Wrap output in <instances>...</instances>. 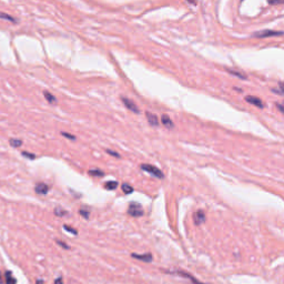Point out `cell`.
Masks as SVG:
<instances>
[{
	"instance_id": "cell-1",
	"label": "cell",
	"mask_w": 284,
	"mask_h": 284,
	"mask_svg": "<svg viewBox=\"0 0 284 284\" xmlns=\"http://www.w3.org/2000/svg\"><path fill=\"white\" fill-rule=\"evenodd\" d=\"M140 168H141V170L145 171V172H148V173L154 175L155 178H158V179H163L164 178L163 172H162V171H161L159 168L154 167V165H152V164H147V163L141 164V165H140Z\"/></svg>"
},
{
	"instance_id": "cell-2",
	"label": "cell",
	"mask_w": 284,
	"mask_h": 284,
	"mask_svg": "<svg viewBox=\"0 0 284 284\" xmlns=\"http://www.w3.org/2000/svg\"><path fill=\"white\" fill-rule=\"evenodd\" d=\"M128 213L129 215L134 217H139L143 215V209L140 205L138 202H131L129 204V209H128Z\"/></svg>"
},
{
	"instance_id": "cell-3",
	"label": "cell",
	"mask_w": 284,
	"mask_h": 284,
	"mask_svg": "<svg viewBox=\"0 0 284 284\" xmlns=\"http://www.w3.org/2000/svg\"><path fill=\"white\" fill-rule=\"evenodd\" d=\"M283 31H274V30H262L253 34L255 38H266V37H274V36H282Z\"/></svg>"
},
{
	"instance_id": "cell-4",
	"label": "cell",
	"mask_w": 284,
	"mask_h": 284,
	"mask_svg": "<svg viewBox=\"0 0 284 284\" xmlns=\"http://www.w3.org/2000/svg\"><path fill=\"white\" fill-rule=\"evenodd\" d=\"M121 101L123 102L124 107H127V108H128V109H129L130 111L134 112V113H139V112H140V110H139V108H138V106H137V104H135V103H134L133 101H132V100H130L129 98L121 96Z\"/></svg>"
},
{
	"instance_id": "cell-5",
	"label": "cell",
	"mask_w": 284,
	"mask_h": 284,
	"mask_svg": "<svg viewBox=\"0 0 284 284\" xmlns=\"http://www.w3.org/2000/svg\"><path fill=\"white\" fill-rule=\"evenodd\" d=\"M205 220H207V217H205V213H204L202 210L197 211L194 213V215H193V221H194V224H195V225L202 224V223L205 222Z\"/></svg>"
},
{
	"instance_id": "cell-6",
	"label": "cell",
	"mask_w": 284,
	"mask_h": 284,
	"mask_svg": "<svg viewBox=\"0 0 284 284\" xmlns=\"http://www.w3.org/2000/svg\"><path fill=\"white\" fill-rule=\"evenodd\" d=\"M245 101L251 103V104H253V106L258 107V108H261V109L264 108V103H263V101L261 100L260 98H258V97L248 96V97H245Z\"/></svg>"
},
{
	"instance_id": "cell-7",
	"label": "cell",
	"mask_w": 284,
	"mask_h": 284,
	"mask_svg": "<svg viewBox=\"0 0 284 284\" xmlns=\"http://www.w3.org/2000/svg\"><path fill=\"white\" fill-rule=\"evenodd\" d=\"M131 256L134 258V259H137V260L143 261V262H145V263H150V262H152V260H153V258H152V254H151V253H145V254H137V253H132Z\"/></svg>"
},
{
	"instance_id": "cell-8",
	"label": "cell",
	"mask_w": 284,
	"mask_h": 284,
	"mask_svg": "<svg viewBox=\"0 0 284 284\" xmlns=\"http://www.w3.org/2000/svg\"><path fill=\"white\" fill-rule=\"evenodd\" d=\"M145 117H147V120H148L150 125H153V127H158L159 125V119L154 113H151L149 111H147L145 112Z\"/></svg>"
},
{
	"instance_id": "cell-9",
	"label": "cell",
	"mask_w": 284,
	"mask_h": 284,
	"mask_svg": "<svg viewBox=\"0 0 284 284\" xmlns=\"http://www.w3.org/2000/svg\"><path fill=\"white\" fill-rule=\"evenodd\" d=\"M34 191L38 193V194H40V195H46L47 193L49 192V187L46 184V183H38L37 185H36V188H34Z\"/></svg>"
},
{
	"instance_id": "cell-10",
	"label": "cell",
	"mask_w": 284,
	"mask_h": 284,
	"mask_svg": "<svg viewBox=\"0 0 284 284\" xmlns=\"http://www.w3.org/2000/svg\"><path fill=\"white\" fill-rule=\"evenodd\" d=\"M171 273H174V274H179L181 275V276H183V278H189L190 279V281L192 282V284H204V283H201V282H199L195 278H193L192 275H190L189 273H187V272H184V271H181V270H177V271H174V272H171Z\"/></svg>"
},
{
	"instance_id": "cell-11",
	"label": "cell",
	"mask_w": 284,
	"mask_h": 284,
	"mask_svg": "<svg viewBox=\"0 0 284 284\" xmlns=\"http://www.w3.org/2000/svg\"><path fill=\"white\" fill-rule=\"evenodd\" d=\"M161 122H162V124H163L165 128H169V129L173 128V122H172L171 118H170L168 114H163V116L161 117Z\"/></svg>"
},
{
	"instance_id": "cell-12",
	"label": "cell",
	"mask_w": 284,
	"mask_h": 284,
	"mask_svg": "<svg viewBox=\"0 0 284 284\" xmlns=\"http://www.w3.org/2000/svg\"><path fill=\"white\" fill-rule=\"evenodd\" d=\"M5 282L6 284H16L17 283V280L12 275V273L10 271H6L5 272Z\"/></svg>"
},
{
	"instance_id": "cell-13",
	"label": "cell",
	"mask_w": 284,
	"mask_h": 284,
	"mask_svg": "<svg viewBox=\"0 0 284 284\" xmlns=\"http://www.w3.org/2000/svg\"><path fill=\"white\" fill-rule=\"evenodd\" d=\"M121 189H122V191L124 192V194H130V193L133 192V188L131 187L130 184H128V183H123V184L121 185Z\"/></svg>"
},
{
	"instance_id": "cell-14",
	"label": "cell",
	"mask_w": 284,
	"mask_h": 284,
	"mask_svg": "<svg viewBox=\"0 0 284 284\" xmlns=\"http://www.w3.org/2000/svg\"><path fill=\"white\" fill-rule=\"evenodd\" d=\"M118 187V182L117 181H108V182L104 184V188L107 190H114V189Z\"/></svg>"
},
{
	"instance_id": "cell-15",
	"label": "cell",
	"mask_w": 284,
	"mask_h": 284,
	"mask_svg": "<svg viewBox=\"0 0 284 284\" xmlns=\"http://www.w3.org/2000/svg\"><path fill=\"white\" fill-rule=\"evenodd\" d=\"M44 98L47 99V101L50 102V103H53V102H56V98H54V96H52L50 92L48 91H44Z\"/></svg>"
},
{
	"instance_id": "cell-16",
	"label": "cell",
	"mask_w": 284,
	"mask_h": 284,
	"mask_svg": "<svg viewBox=\"0 0 284 284\" xmlns=\"http://www.w3.org/2000/svg\"><path fill=\"white\" fill-rule=\"evenodd\" d=\"M89 174H90V175H93V177H103V175H104V173L102 172L101 170H99V169L90 170V171H89Z\"/></svg>"
},
{
	"instance_id": "cell-17",
	"label": "cell",
	"mask_w": 284,
	"mask_h": 284,
	"mask_svg": "<svg viewBox=\"0 0 284 284\" xmlns=\"http://www.w3.org/2000/svg\"><path fill=\"white\" fill-rule=\"evenodd\" d=\"M0 18H1V19L9 20V21H11V22H17V21H18V20L15 19L14 17H11V16L7 15V14H4V12H0Z\"/></svg>"
},
{
	"instance_id": "cell-18",
	"label": "cell",
	"mask_w": 284,
	"mask_h": 284,
	"mask_svg": "<svg viewBox=\"0 0 284 284\" xmlns=\"http://www.w3.org/2000/svg\"><path fill=\"white\" fill-rule=\"evenodd\" d=\"M10 145H12V147H15V148H18V147H20V145H22V141L19 139H11L10 140Z\"/></svg>"
},
{
	"instance_id": "cell-19",
	"label": "cell",
	"mask_w": 284,
	"mask_h": 284,
	"mask_svg": "<svg viewBox=\"0 0 284 284\" xmlns=\"http://www.w3.org/2000/svg\"><path fill=\"white\" fill-rule=\"evenodd\" d=\"M227 71H229V72L231 73V74H234V76H236V77L242 78V79H246V76H245V74H243V73H241V72H235L234 70H230V69H227Z\"/></svg>"
},
{
	"instance_id": "cell-20",
	"label": "cell",
	"mask_w": 284,
	"mask_h": 284,
	"mask_svg": "<svg viewBox=\"0 0 284 284\" xmlns=\"http://www.w3.org/2000/svg\"><path fill=\"white\" fill-rule=\"evenodd\" d=\"M79 214H80V215H82L83 217L88 219V217H89V215H90V212L88 211V210H86V209H80V210H79Z\"/></svg>"
},
{
	"instance_id": "cell-21",
	"label": "cell",
	"mask_w": 284,
	"mask_h": 284,
	"mask_svg": "<svg viewBox=\"0 0 284 284\" xmlns=\"http://www.w3.org/2000/svg\"><path fill=\"white\" fill-rule=\"evenodd\" d=\"M54 213H56L57 215H59V217H62V215H66L68 212L64 211V210H61V209H59V207H57V209L54 210Z\"/></svg>"
},
{
	"instance_id": "cell-22",
	"label": "cell",
	"mask_w": 284,
	"mask_h": 284,
	"mask_svg": "<svg viewBox=\"0 0 284 284\" xmlns=\"http://www.w3.org/2000/svg\"><path fill=\"white\" fill-rule=\"evenodd\" d=\"M63 229H64V230H67L68 232H70V233H73V234H77V233H78L76 229H73V227H69L68 225H63Z\"/></svg>"
},
{
	"instance_id": "cell-23",
	"label": "cell",
	"mask_w": 284,
	"mask_h": 284,
	"mask_svg": "<svg viewBox=\"0 0 284 284\" xmlns=\"http://www.w3.org/2000/svg\"><path fill=\"white\" fill-rule=\"evenodd\" d=\"M61 134H62L63 137H66V138H68V139H72V140L76 139V137H74V135H72V134H68L67 132H61Z\"/></svg>"
},
{
	"instance_id": "cell-24",
	"label": "cell",
	"mask_w": 284,
	"mask_h": 284,
	"mask_svg": "<svg viewBox=\"0 0 284 284\" xmlns=\"http://www.w3.org/2000/svg\"><path fill=\"white\" fill-rule=\"evenodd\" d=\"M107 153L110 154V155H113V157H117V158H119L120 155H119V153H117V152H113L112 150H107Z\"/></svg>"
},
{
	"instance_id": "cell-25",
	"label": "cell",
	"mask_w": 284,
	"mask_h": 284,
	"mask_svg": "<svg viewBox=\"0 0 284 284\" xmlns=\"http://www.w3.org/2000/svg\"><path fill=\"white\" fill-rule=\"evenodd\" d=\"M22 154H24V157H28V158H30V159H34V158H36V155H34V154L28 153V152H22Z\"/></svg>"
},
{
	"instance_id": "cell-26",
	"label": "cell",
	"mask_w": 284,
	"mask_h": 284,
	"mask_svg": "<svg viewBox=\"0 0 284 284\" xmlns=\"http://www.w3.org/2000/svg\"><path fill=\"white\" fill-rule=\"evenodd\" d=\"M57 243H58L59 245L60 246H62V248H64V249H69V246L64 243V242H61V241H59V240H57Z\"/></svg>"
},
{
	"instance_id": "cell-27",
	"label": "cell",
	"mask_w": 284,
	"mask_h": 284,
	"mask_svg": "<svg viewBox=\"0 0 284 284\" xmlns=\"http://www.w3.org/2000/svg\"><path fill=\"white\" fill-rule=\"evenodd\" d=\"M54 284H63L62 278H58V279L54 281Z\"/></svg>"
},
{
	"instance_id": "cell-28",
	"label": "cell",
	"mask_w": 284,
	"mask_h": 284,
	"mask_svg": "<svg viewBox=\"0 0 284 284\" xmlns=\"http://www.w3.org/2000/svg\"><path fill=\"white\" fill-rule=\"evenodd\" d=\"M270 5H281L282 2L281 1H269Z\"/></svg>"
},
{
	"instance_id": "cell-29",
	"label": "cell",
	"mask_w": 284,
	"mask_h": 284,
	"mask_svg": "<svg viewBox=\"0 0 284 284\" xmlns=\"http://www.w3.org/2000/svg\"><path fill=\"white\" fill-rule=\"evenodd\" d=\"M276 106H278V108H279V110L280 111H281V112H282V113H283V106H282V104H281V103H276Z\"/></svg>"
},
{
	"instance_id": "cell-30",
	"label": "cell",
	"mask_w": 284,
	"mask_h": 284,
	"mask_svg": "<svg viewBox=\"0 0 284 284\" xmlns=\"http://www.w3.org/2000/svg\"><path fill=\"white\" fill-rule=\"evenodd\" d=\"M36 284H44V280H37Z\"/></svg>"
},
{
	"instance_id": "cell-31",
	"label": "cell",
	"mask_w": 284,
	"mask_h": 284,
	"mask_svg": "<svg viewBox=\"0 0 284 284\" xmlns=\"http://www.w3.org/2000/svg\"><path fill=\"white\" fill-rule=\"evenodd\" d=\"M4 283V278H2V274H1V272H0V284Z\"/></svg>"
}]
</instances>
